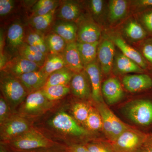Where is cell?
I'll list each match as a JSON object with an SVG mask.
<instances>
[{
  "instance_id": "6da1fadb",
  "label": "cell",
  "mask_w": 152,
  "mask_h": 152,
  "mask_svg": "<svg viewBox=\"0 0 152 152\" xmlns=\"http://www.w3.org/2000/svg\"><path fill=\"white\" fill-rule=\"evenodd\" d=\"M34 127L49 138L63 142L66 145L73 144L74 139H86L91 135L63 109L53 113Z\"/></svg>"
},
{
  "instance_id": "7a4b0ae2",
  "label": "cell",
  "mask_w": 152,
  "mask_h": 152,
  "mask_svg": "<svg viewBox=\"0 0 152 152\" xmlns=\"http://www.w3.org/2000/svg\"><path fill=\"white\" fill-rule=\"evenodd\" d=\"M1 144L7 148L22 151L64 145L49 138L34 126L15 138L6 142L1 143Z\"/></svg>"
},
{
  "instance_id": "3957f363",
  "label": "cell",
  "mask_w": 152,
  "mask_h": 152,
  "mask_svg": "<svg viewBox=\"0 0 152 152\" xmlns=\"http://www.w3.org/2000/svg\"><path fill=\"white\" fill-rule=\"evenodd\" d=\"M57 103L49 100L40 90L29 94L17 109L16 113L33 121L52 110Z\"/></svg>"
},
{
  "instance_id": "277c9868",
  "label": "cell",
  "mask_w": 152,
  "mask_h": 152,
  "mask_svg": "<svg viewBox=\"0 0 152 152\" xmlns=\"http://www.w3.org/2000/svg\"><path fill=\"white\" fill-rule=\"evenodd\" d=\"M0 88L3 96L16 113L17 109L29 94L27 91L18 78L4 71H1Z\"/></svg>"
},
{
  "instance_id": "5b68a950",
  "label": "cell",
  "mask_w": 152,
  "mask_h": 152,
  "mask_svg": "<svg viewBox=\"0 0 152 152\" xmlns=\"http://www.w3.org/2000/svg\"><path fill=\"white\" fill-rule=\"evenodd\" d=\"M96 109L102 120V130L111 142L115 141L124 132L131 127L117 117L104 102L97 104Z\"/></svg>"
},
{
  "instance_id": "8992f818",
  "label": "cell",
  "mask_w": 152,
  "mask_h": 152,
  "mask_svg": "<svg viewBox=\"0 0 152 152\" xmlns=\"http://www.w3.org/2000/svg\"><path fill=\"white\" fill-rule=\"evenodd\" d=\"M33 124L32 121L14 114L0 124L1 143L10 141L26 132L34 126Z\"/></svg>"
},
{
  "instance_id": "52a82bcc",
  "label": "cell",
  "mask_w": 152,
  "mask_h": 152,
  "mask_svg": "<svg viewBox=\"0 0 152 152\" xmlns=\"http://www.w3.org/2000/svg\"><path fill=\"white\" fill-rule=\"evenodd\" d=\"M148 135L132 127L111 143L115 152H139Z\"/></svg>"
},
{
  "instance_id": "ba28073f",
  "label": "cell",
  "mask_w": 152,
  "mask_h": 152,
  "mask_svg": "<svg viewBox=\"0 0 152 152\" xmlns=\"http://www.w3.org/2000/svg\"><path fill=\"white\" fill-rule=\"evenodd\" d=\"M124 113L135 124L149 126L152 124V102L148 99L132 101L125 106Z\"/></svg>"
},
{
  "instance_id": "9c48e42d",
  "label": "cell",
  "mask_w": 152,
  "mask_h": 152,
  "mask_svg": "<svg viewBox=\"0 0 152 152\" xmlns=\"http://www.w3.org/2000/svg\"><path fill=\"white\" fill-rule=\"evenodd\" d=\"M25 33L26 26L19 20L14 21L9 26L6 38L7 52L4 53L8 57L9 56L10 59L18 55L19 49L25 42Z\"/></svg>"
},
{
  "instance_id": "30bf717a",
  "label": "cell",
  "mask_w": 152,
  "mask_h": 152,
  "mask_svg": "<svg viewBox=\"0 0 152 152\" xmlns=\"http://www.w3.org/2000/svg\"><path fill=\"white\" fill-rule=\"evenodd\" d=\"M41 69L40 67L35 63L18 55L10 59L1 71L18 77L24 74L39 71Z\"/></svg>"
},
{
  "instance_id": "8fae6325",
  "label": "cell",
  "mask_w": 152,
  "mask_h": 152,
  "mask_svg": "<svg viewBox=\"0 0 152 152\" xmlns=\"http://www.w3.org/2000/svg\"><path fill=\"white\" fill-rule=\"evenodd\" d=\"M71 92L76 97L81 99L92 96V88L89 77L85 69L75 73L70 83Z\"/></svg>"
},
{
  "instance_id": "7c38bea8",
  "label": "cell",
  "mask_w": 152,
  "mask_h": 152,
  "mask_svg": "<svg viewBox=\"0 0 152 152\" xmlns=\"http://www.w3.org/2000/svg\"><path fill=\"white\" fill-rule=\"evenodd\" d=\"M82 14L80 3L77 1L65 0L60 1L55 12V17L56 20L75 22L81 19Z\"/></svg>"
},
{
  "instance_id": "4fadbf2b",
  "label": "cell",
  "mask_w": 152,
  "mask_h": 152,
  "mask_svg": "<svg viewBox=\"0 0 152 152\" xmlns=\"http://www.w3.org/2000/svg\"><path fill=\"white\" fill-rule=\"evenodd\" d=\"M77 25V42L93 43L99 42L101 35L99 27L91 20H82Z\"/></svg>"
},
{
  "instance_id": "5bb4252c",
  "label": "cell",
  "mask_w": 152,
  "mask_h": 152,
  "mask_svg": "<svg viewBox=\"0 0 152 152\" xmlns=\"http://www.w3.org/2000/svg\"><path fill=\"white\" fill-rule=\"evenodd\" d=\"M101 69L96 60L84 67V69L89 76L91 86V97L96 104L104 102L101 90Z\"/></svg>"
},
{
  "instance_id": "9a60e30c",
  "label": "cell",
  "mask_w": 152,
  "mask_h": 152,
  "mask_svg": "<svg viewBox=\"0 0 152 152\" xmlns=\"http://www.w3.org/2000/svg\"><path fill=\"white\" fill-rule=\"evenodd\" d=\"M102 95L110 105L119 102L124 97V92L118 80L116 78L107 79L102 86Z\"/></svg>"
},
{
  "instance_id": "2e32d148",
  "label": "cell",
  "mask_w": 152,
  "mask_h": 152,
  "mask_svg": "<svg viewBox=\"0 0 152 152\" xmlns=\"http://www.w3.org/2000/svg\"><path fill=\"white\" fill-rule=\"evenodd\" d=\"M115 51L113 41L105 39L99 44L97 51L98 59L100 64L101 70L105 75H108L111 71Z\"/></svg>"
},
{
  "instance_id": "e0dca14e",
  "label": "cell",
  "mask_w": 152,
  "mask_h": 152,
  "mask_svg": "<svg viewBox=\"0 0 152 152\" xmlns=\"http://www.w3.org/2000/svg\"><path fill=\"white\" fill-rule=\"evenodd\" d=\"M48 77L40 69L24 74L17 78L29 94L42 89L45 86Z\"/></svg>"
},
{
  "instance_id": "ac0fdd59",
  "label": "cell",
  "mask_w": 152,
  "mask_h": 152,
  "mask_svg": "<svg viewBox=\"0 0 152 152\" xmlns=\"http://www.w3.org/2000/svg\"><path fill=\"white\" fill-rule=\"evenodd\" d=\"M122 82L125 88L130 92L141 91L152 87V79L146 74L126 75L123 78Z\"/></svg>"
},
{
  "instance_id": "d6986e66",
  "label": "cell",
  "mask_w": 152,
  "mask_h": 152,
  "mask_svg": "<svg viewBox=\"0 0 152 152\" xmlns=\"http://www.w3.org/2000/svg\"><path fill=\"white\" fill-rule=\"evenodd\" d=\"M77 25L75 22L56 19L51 31L61 37L69 44L77 42Z\"/></svg>"
},
{
  "instance_id": "ffe728a7",
  "label": "cell",
  "mask_w": 152,
  "mask_h": 152,
  "mask_svg": "<svg viewBox=\"0 0 152 152\" xmlns=\"http://www.w3.org/2000/svg\"><path fill=\"white\" fill-rule=\"evenodd\" d=\"M62 55L67 67L74 72H79L84 69L77 42L67 44Z\"/></svg>"
},
{
  "instance_id": "44dd1931",
  "label": "cell",
  "mask_w": 152,
  "mask_h": 152,
  "mask_svg": "<svg viewBox=\"0 0 152 152\" xmlns=\"http://www.w3.org/2000/svg\"><path fill=\"white\" fill-rule=\"evenodd\" d=\"M56 10L45 15L29 17L26 24L33 29L46 35L51 31L53 24L56 20Z\"/></svg>"
},
{
  "instance_id": "7402d4cb",
  "label": "cell",
  "mask_w": 152,
  "mask_h": 152,
  "mask_svg": "<svg viewBox=\"0 0 152 152\" xmlns=\"http://www.w3.org/2000/svg\"><path fill=\"white\" fill-rule=\"evenodd\" d=\"M113 39L114 44L121 50L123 54L137 63L142 69H146V60L140 52L127 44L121 38L115 37Z\"/></svg>"
},
{
  "instance_id": "603a6c76",
  "label": "cell",
  "mask_w": 152,
  "mask_h": 152,
  "mask_svg": "<svg viewBox=\"0 0 152 152\" xmlns=\"http://www.w3.org/2000/svg\"><path fill=\"white\" fill-rule=\"evenodd\" d=\"M45 35L43 33L33 29L28 25H26L25 42L31 46L35 47L44 54H49L46 44Z\"/></svg>"
},
{
  "instance_id": "cb8c5ba5",
  "label": "cell",
  "mask_w": 152,
  "mask_h": 152,
  "mask_svg": "<svg viewBox=\"0 0 152 152\" xmlns=\"http://www.w3.org/2000/svg\"><path fill=\"white\" fill-rule=\"evenodd\" d=\"M18 55L30 61L35 63L41 68L43 65L47 57L46 55L39 49L31 46L26 42L19 49Z\"/></svg>"
},
{
  "instance_id": "d4e9b609",
  "label": "cell",
  "mask_w": 152,
  "mask_h": 152,
  "mask_svg": "<svg viewBox=\"0 0 152 152\" xmlns=\"http://www.w3.org/2000/svg\"><path fill=\"white\" fill-rule=\"evenodd\" d=\"M77 47L84 67L96 60L97 55L99 42L93 43L77 42Z\"/></svg>"
},
{
  "instance_id": "484cf974",
  "label": "cell",
  "mask_w": 152,
  "mask_h": 152,
  "mask_svg": "<svg viewBox=\"0 0 152 152\" xmlns=\"http://www.w3.org/2000/svg\"><path fill=\"white\" fill-rule=\"evenodd\" d=\"M115 65L117 71L121 74L142 73L144 71L143 69L137 63L122 53L118 55L116 58Z\"/></svg>"
},
{
  "instance_id": "4316f807",
  "label": "cell",
  "mask_w": 152,
  "mask_h": 152,
  "mask_svg": "<svg viewBox=\"0 0 152 152\" xmlns=\"http://www.w3.org/2000/svg\"><path fill=\"white\" fill-rule=\"evenodd\" d=\"M75 73L67 67L60 69L49 76L45 86L69 85Z\"/></svg>"
},
{
  "instance_id": "83f0119b",
  "label": "cell",
  "mask_w": 152,
  "mask_h": 152,
  "mask_svg": "<svg viewBox=\"0 0 152 152\" xmlns=\"http://www.w3.org/2000/svg\"><path fill=\"white\" fill-rule=\"evenodd\" d=\"M66 67L62 54L49 53L41 70L49 76L54 72Z\"/></svg>"
},
{
  "instance_id": "f1b7e54d",
  "label": "cell",
  "mask_w": 152,
  "mask_h": 152,
  "mask_svg": "<svg viewBox=\"0 0 152 152\" xmlns=\"http://www.w3.org/2000/svg\"><path fill=\"white\" fill-rule=\"evenodd\" d=\"M60 1L39 0L30 9L29 17L42 16L47 15L56 10L59 5Z\"/></svg>"
},
{
  "instance_id": "f546056e",
  "label": "cell",
  "mask_w": 152,
  "mask_h": 152,
  "mask_svg": "<svg viewBox=\"0 0 152 152\" xmlns=\"http://www.w3.org/2000/svg\"><path fill=\"white\" fill-rule=\"evenodd\" d=\"M42 90L47 99L52 102H58L71 92L70 84L45 86Z\"/></svg>"
},
{
  "instance_id": "4dcf8cb0",
  "label": "cell",
  "mask_w": 152,
  "mask_h": 152,
  "mask_svg": "<svg viewBox=\"0 0 152 152\" xmlns=\"http://www.w3.org/2000/svg\"><path fill=\"white\" fill-rule=\"evenodd\" d=\"M128 2L125 0L109 1V17L112 22H116L123 18L128 9Z\"/></svg>"
},
{
  "instance_id": "1f68e13d",
  "label": "cell",
  "mask_w": 152,
  "mask_h": 152,
  "mask_svg": "<svg viewBox=\"0 0 152 152\" xmlns=\"http://www.w3.org/2000/svg\"><path fill=\"white\" fill-rule=\"evenodd\" d=\"M45 39L49 53H62L67 44L61 37L52 31L45 35Z\"/></svg>"
},
{
  "instance_id": "d6a6232c",
  "label": "cell",
  "mask_w": 152,
  "mask_h": 152,
  "mask_svg": "<svg viewBox=\"0 0 152 152\" xmlns=\"http://www.w3.org/2000/svg\"><path fill=\"white\" fill-rule=\"evenodd\" d=\"M91 106L84 102H77L72 106L71 111L73 117L79 124L84 125L88 116Z\"/></svg>"
},
{
  "instance_id": "836d02e7",
  "label": "cell",
  "mask_w": 152,
  "mask_h": 152,
  "mask_svg": "<svg viewBox=\"0 0 152 152\" xmlns=\"http://www.w3.org/2000/svg\"><path fill=\"white\" fill-rule=\"evenodd\" d=\"M125 34L134 41H140L146 37V32L139 23L135 21L128 23L124 28Z\"/></svg>"
},
{
  "instance_id": "e575fe53",
  "label": "cell",
  "mask_w": 152,
  "mask_h": 152,
  "mask_svg": "<svg viewBox=\"0 0 152 152\" xmlns=\"http://www.w3.org/2000/svg\"><path fill=\"white\" fill-rule=\"evenodd\" d=\"M84 126L86 129L91 132L102 129V120L97 109L91 107L88 116Z\"/></svg>"
},
{
  "instance_id": "d590c367",
  "label": "cell",
  "mask_w": 152,
  "mask_h": 152,
  "mask_svg": "<svg viewBox=\"0 0 152 152\" xmlns=\"http://www.w3.org/2000/svg\"><path fill=\"white\" fill-rule=\"evenodd\" d=\"M90 152H115L111 143L107 142L94 141L84 144Z\"/></svg>"
},
{
  "instance_id": "8d00e7d4",
  "label": "cell",
  "mask_w": 152,
  "mask_h": 152,
  "mask_svg": "<svg viewBox=\"0 0 152 152\" xmlns=\"http://www.w3.org/2000/svg\"><path fill=\"white\" fill-rule=\"evenodd\" d=\"M18 1L13 0H0V16L1 20L11 15L15 12Z\"/></svg>"
},
{
  "instance_id": "74e56055",
  "label": "cell",
  "mask_w": 152,
  "mask_h": 152,
  "mask_svg": "<svg viewBox=\"0 0 152 152\" xmlns=\"http://www.w3.org/2000/svg\"><path fill=\"white\" fill-rule=\"evenodd\" d=\"M15 113L1 95L0 97V124L12 116Z\"/></svg>"
},
{
  "instance_id": "f35d334b",
  "label": "cell",
  "mask_w": 152,
  "mask_h": 152,
  "mask_svg": "<svg viewBox=\"0 0 152 152\" xmlns=\"http://www.w3.org/2000/svg\"><path fill=\"white\" fill-rule=\"evenodd\" d=\"M104 1L102 0H91L88 2L89 10L95 17L99 16L103 10Z\"/></svg>"
},
{
  "instance_id": "ab89813d",
  "label": "cell",
  "mask_w": 152,
  "mask_h": 152,
  "mask_svg": "<svg viewBox=\"0 0 152 152\" xmlns=\"http://www.w3.org/2000/svg\"><path fill=\"white\" fill-rule=\"evenodd\" d=\"M66 145L51 147L48 148H42L37 149L27 150V151H22L13 149L10 148L6 147L8 152H64V148Z\"/></svg>"
},
{
  "instance_id": "60d3db41",
  "label": "cell",
  "mask_w": 152,
  "mask_h": 152,
  "mask_svg": "<svg viewBox=\"0 0 152 152\" xmlns=\"http://www.w3.org/2000/svg\"><path fill=\"white\" fill-rule=\"evenodd\" d=\"M142 53L145 59L152 64V39L147 40L142 48Z\"/></svg>"
},
{
  "instance_id": "b9f144b4",
  "label": "cell",
  "mask_w": 152,
  "mask_h": 152,
  "mask_svg": "<svg viewBox=\"0 0 152 152\" xmlns=\"http://www.w3.org/2000/svg\"><path fill=\"white\" fill-rule=\"evenodd\" d=\"M64 152H90L84 144H75L66 145Z\"/></svg>"
},
{
  "instance_id": "7bdbcfd3",
  "label": "cell",
  "mask_w": 152,
  "mask_h": 152,
  "mask_svg": "<svg viewBox=\"0 0 152 152\" xmlns=\"http://www.w3.org/2000/svg\"><path fill=\"white\" fill-rule=\"evenodd\" d=\"M141 19L145 27L152 34V10L143 14Z\"/></svg>"
},
{
  "instance_id": "ee69618b",
  "label": "cell",
  "mask_w": 152,
  "mask_h": 152,
  "mask_svg": "<svg viewBox=\"0 0 152 152\" xmlns=\"http://www.w3.org/2000/svg\"><path fill=\"white\" fill-rule=\"evenodd\" d=\"M139 152H152V134L148 135Z\"/></svg>"
},
{
  "instance_id": "f6af8a7d",
  "label": "cell",
  "mask_w": 152,
  "mask_h": 152,
  "mask_svg": "<svg viewBox=\"0 0 152 152\" xmlns=\"http://www.w3.org/2000/svg\"><path fill=\"white\" fill-rule=\"evenodd\" d=\"M136 5L142 7L152 8V0H140L135 1Z\"/></svg>"
},
{
  "instance_id": "bcb514c9",
  "label": "cell",
  "mask_w": 152,
  "mask_h": 152,
  "mask_svg": "<svg viewBox=\"0 0 152 152\" xmlns=\"http://www.w3.org/2000/svg\"><path fill=\"white\" fill-rule=\"evenodd\" d=\"M0 152H8L6 147L2 144L0 145Z\"/></svg>"
}]
</instances>
